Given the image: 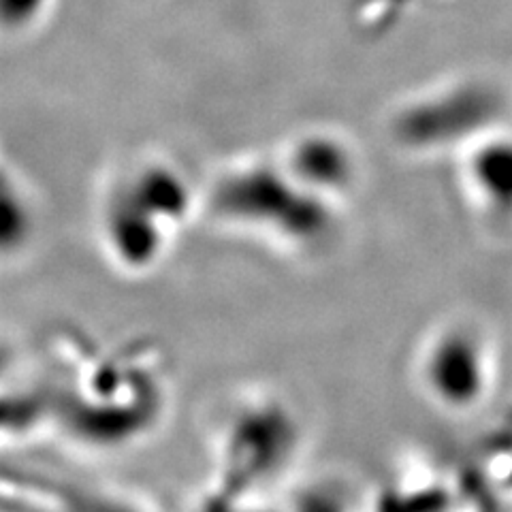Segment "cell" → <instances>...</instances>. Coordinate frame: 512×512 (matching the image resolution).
Here are the masks:
<instances>
[{
	"label": "cell",
	"mask_w": 512,
	"mask_h": 512,
	"mask_svg": "<svg viewBox=\"0 0 512 512\" xmlns=\"http://www.w3.org/2000/svg\"><path fill=\"white\" fill-rule=\"evenodd\" d=\"M99 231L107 259L131 276L150 274L163 263L180 233L118 182L101 207Z\"/></svg>",
	"instance_id": "cell-5"
},
{
	"label": "cell",
	"mask_w": 512,
	"mask_h": 512,
	"mask_svg": "<svg viewBox=\"0 0 512 512\" xmlns=\"http://www.w3.org/2000/svg\"><path fill=\"white\" fill-rule=\"evenodd\" d=\"M459 178L480 212L512 222V133L487 131L468 141Z\"/></svg>",
	"instance_id": "cell-7"
},
{
	"label": "cell",
	"mask_w": 512,
	"mask_h": 512,
	"mask_svg": "<svg viewBox=\"0 0 512 512\" xmlns=\"http://www.w3.org/2000/svg\"><path fill=\"white\" fill-rule=\"evenodd\" d=\"M416 380L442 412H474L495 382V348L489 335L466 320H451L431 331L416 359Z\"/></svg>",
	"instance_id": "cell-4"
},
{
	"label": "cell",
	"mask_w": 512,
	"mask_h": 512,
	"mask_svg": "<svg viewBox=\"0 0 512 512\" xmlns=\"http://www.w3.org/2000/svg\"><path fill=\"white\" fill-rule=\"evenodd\" d=\"M207 207L227 227L293 252L323 246L340 218L338 205L297 184L278 158L246 160L220 173Z\"/></svg>",
	"instance_id": "cell-2"
},
{
	"label": "cell",
	"mask_w": 512,
	"mask_h": 512,
	"mask_svg": "<svg viewBox=\"0 0 512 512\" xmlns=\"http://www.w3.org/2000/svg\"><path fill=\"white\" fill-rule=\"evenodd\" d=\"M276 158L297 184L338 207L359 186L361 163L355 146L327 128L291 137Z\"/></svg>",
	"instance_id": "cell-6"
},
{
	"label": "cell",
	"mask_w": 512,
	"mask_h": 512,
	"mask_svg": "<svg viewBox=\"0 0 512 512\" xmlns=\"http://www.w3.org/2000/svg\"><path fill=\"white\" fill-rule=\"evenodd\" d=\"M297 440L291 410L276 399H254L237 406L220 436L214 483L207 498L216 506L248 498L282 472Z\"/></svg>",
	"instance_id": "cell-3"
},
{
	"label": "cell",
	"mask_w": 512,
	"mask_h": 512,
	"mask_svg": "<svg viewBox=\"0 0 512 512\" xmlns=\"http://www.w3.org/2000/svg\"><path fill=\"white\" fill-rule=\"evenodd\" d=\"M64 363L56 414L96 446H122L148 431L163 406L156 352L143 346L90 348Z\"/></svg>",
	"instance_id": "cell-1"
},
{
	"label": "cell",
	"mask_w": 512,
	"mask_h": 512,
	"mask_svg": "<svg viewBox=\"0 0 512 512\" xmlns=\"http://www.w3.org/2000/svg\"><path fill=\"white\" fill-rule=\"evenodd\" d=\"M3 239H5V250L22 246L26 242V235L32 229V218H30V205L26 197L22 195L20 188H11L9 180L5 178V207H3Z\"/></svg>",
	"instance_id": "cell-8"
}]
</instances>
